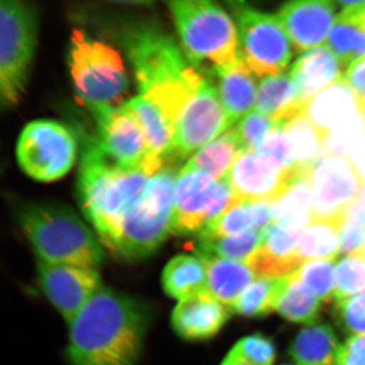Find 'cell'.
Returning a JSON list of instances; mask_svg holds the SVG:
<instances>
[{
	"label": "cell",
	"mask_w": 365,
	"mask_h": 365,
	"mask_svg": "<svg viewBox=\"0 0 365 365\" xmlns=\"http://www.w3.org/2000/svg\"><path fill=\"white\" fill-rule=\"evenodd\" d=\"M340 347L330 326L314 325L297 336L290 354L299 365H336Z\"/></svg>",
	"instance_id": "obj_31"
},
{
	"label": "cell",
	"mask_w": 365,
	"mask_h": 365,
	"mask_svg": "<svg viewBox=\"0 0 365 365\" xmlns=\"http://www.w3.org/2000/svg\"><path fill=\"white\" fill-rule=\"evenodd\" d=\"M312 170L288 169L263 153L247 151L235 160L225 179L237 200L273 204L297 178Z\"/></svg>",
	"instance_id": "obj_14"
},
{
	"label": "cell",
	"mask_w": 365,
	"mask_h": 365,
	"mask_svg": "<svg viewBox=\"0 0 365 365\" xmlns=\"http://www.w3.org/2000/svg\"><path fill=\"white\" fill-rule=\"evenodd\" d=\"M276 125L265 115L257 111H251L242 118L235 130L241 143L244 153L260 151L269 135Z\"/></svg>",
	"instance_id": "obj_39"
},
{
	"label": "cell",
	"mask_w": 365,
	"mask_h": 365,
	"mask_svg": "<svg viewBox=\"0 0 365 365\" xmlns=\"http://www.w3.org/2000/svg\"><path fill=\"white\" fill-rule=\"evenodd\" d=\"M307 107L299 97L289 74L262 79L257 95L256 110L268 117L276 126L284 127L304 114Z\"/></svg>",
	"instance_id": "obj_23"
},
{
	"label": "cell",
	"mask_w": 365,
	"mask_h": 365,
	"mask_svg": "<svg viewBox=\"0 0 365 365\" xmlns=\"http://www.w3.org/2000/svg\"><path fill=\"white\" fill-rule=\"evenodd\" d=\"M210 73L217 81L215 88L218 97L230 122L234 125L241 121L257 102L258 91L253 72L240 56L232 66L215 69Z\"/></svg>",
	"instance_id": "obj_22"
},
{
	"label": "cell",
	"mask_w": 365,
	"mask_h": 365,
	"mask_svg": "<svg viewBox=\"0 0 365 365\" xmlns=\"http://www.w3.org/2000/svg\"><path fill=\"white\" fill-rule=\"evenodd\" d=\"M343 81L351 90L356 100L360 115L365 112V57L346 71Z\"/></svg>",
	"instance_id": "obj_42"
},
{
	"label": "cell",
	"mask_w": 365,
	"mask_h": 365,
	"mask_svg": "<svg viewBox=\"0 0 365 365\" xmlns=\"http://www.w3.org/2000/svg\"><path fill=\"white\" fill-rule=\"evenodd\" d=\"M227 307L207 290L180 300L172 314V327L188 341L207 340L222 330L230 319Z\"/></svg>",
	"instance_id": "obj_18"
},
{
	"label": "cell",
	"mask_w": 365,
	"mask_h": 365,
	"mask_svg": "<svg viewBox=\"0 0 365 365\" xmlns=\"http://www.w3.org/2000/svg\"><path fill=\"white\" fill-rule=\"evenodd\" d=\"M78 153L76 136L52 120L26 125L16 144V158L29 177L40 182L56 181L71 170Z\"/></svg>",
	"instance_id": "obj_10"
},
{
	"label": "cell",
	"mask_w": 365,
	"mask_h": 365,
	"mask_svg": "<svg viewBox=\"0 0 365 365\" xmlns=\"http://www.w3.org/2000/svg\"><path fill=\"white\" fill-rule=\"evenodd\" d=\"M345 72L330 48L321 46L304 52L295 60L289 76L302 102L309 105L319 93L341 81Z\"/></svg>",
	"instance_id": "obj_20"
},
{
	"label": "cell",
	"mask_w": 365,
	"mask_h": 365,
	"mask_svg": "<svg viewBox=\"0 0 365 365\" xmlns=\"http://www.w3.org/2000/svg\"><path fill=\"white\" fill-rule=\"evenodd\" d=\"M357 253L361 255V256H364L365 258V241L364 242V245H362L361 248H360L359 251L357 252Z\"/></svg>",
	"instance_id": "obj_46"
},
{
	"label": "cell",
	"mask_w": 365,
	"mask_h": 365,
	"mask_svg": "<svg viewBox=\"0 0 365 365\" xmlns=\"http://www.w3.org/2000/svg\"><path fill=\"white\" fill-rule=\"evenodd\" d=\"M181 169L169 162L145 185L129 211L112 254L125 260H140L155 253L172 232L174 190Z\"/></svg>",
	"instance_id": "obj_7"
},
{
	"label": "cell",
	"mask_w": 365,
	"mask_h": 365,
	"mask_svg": "<svg viewBox=\"0 0 365 365\" xmlns=\"http://www.w3.org/2000/svg\"><path fill=\"white\" fill-rule=\"evenodd\" d=\"M125 105L140 125L148 151L146 170L153 176L165 163L177 160L174 127L157 106L143 96H136Z\"/></svg>",
	"instance_id": "obj_19"
},
{
	"label": "cell",
	"mask_w": 365,
	"mask_h": 365,
	"mask_svg": "<svg viewBox=\"0 0 365 365\" xmlns=\"http://www.w3.org/2000/svg\"><path fill=\"white\" fill-rule=\"evenodd\" d=\"M365 292V258L359 253L348 255L336 265V302L349 299Z\"/></svg>",
	"instance_id": "obj_38"
},
{
	"label": "cell",
	"mask_w": 365,
	"mask_h": 365,
	"mask_svg": "<svg viewBox=\"0 0 365 365\" xmlns=\"http://www.w3.org/2000/svg\"><path fill=\"white\" fill-rule=\"evenodd\" d=\"M121 41L139 95L157 106L174 127L180 113L207 78L174 38L158 26L131 24L122 31Z\"/></svg>",
	"instance_id": "obj_2"
},
{
	"label": "cell",
	"mask_w": 365,
	"mask_h": 365,
	"mask_svg": "<svg viewBox=\"0 0 365 365\" xmlns=\"http://www.w3.org/2000/svg\"><path fill=\"white\" fill-rule=\"evenodd\" d=\"M68 66L76 95L93 116L126 104L123 100L128 91V76L123 60L111 46L83 30H74Z\"/></svg>",
	"instance_id": "obj_6"
},
{
	"label": "cell",
	"mask_w": 365,
	"mask_h": 365,
	"mask_svg": "<svg viewBox=\"0 0 365 365\" xmlns=\"http://www.w3.org/2000/svg\"><path fill=\"white\" fill-rule=\"evenodd\" d=\"M242 153L244 150L235 128L230 129L196 151L184 168L200 170L215 181H222L227 178L235 160Z\"/></svg>",
	"instance_id": "obj_29"
},
{
	"label": "cell",
	"mask_w": 365,
	"mask_h": 365,
	"mask_svg": "<svg viewBox=\"0 0 365 365\" xmlns=\"http://www.w3.org/2000/svg\"><path fill=\"white\" fill-rule=\"evenodd\" d=\"M143 170H124L90 139L79 165V205L103 246L113 252L125 217L133 208L150 179Z\"/></svg>",
	"instance_id": "obj_3"
},
{
	"label": "cell",
	"mask_w": 365,
	"mask_h": 365,
	"mask_svg": "<svg viewBox=\"0 0 365 365\" xmlns=\"http://www.w3.org/2000/svg\"><path fill=\"white\" fill-rule=\"evenodd\" d=\"M336 365H365V336H353L341 345Z\"/></svg>",
	"instance_id": "obj_44"
},
{
	"label": "cell",
	"mask_w": 365,
	"mask_h": 365,
	"mask_svg": "<svg viewBox=\"0 0 365 365\" xmlns=\"http://www.w3.org/2000/svg\"><path fill=\"white\" fill-rule=\"evenodd\" d=\"M313 172L297 178L282 196L272 204V223L300 235L312 222Z\"/></svg>",
	"instance_id": "obj_27"
},
{
	"label": "cell",
	"mask_w": 365,
	"mask_h": 365,
	"mask_svg": "<svg viewBox=\"0 0 365 365\" xmlns=\"http://www.w3.org/2000/svg\"><path fill=\"white\" fill-rule=\"evenodd\" d=\"M365 241V225L346 220L341 228V251L343 255L357 253Z\"/></svg>",
	"instance_id": "obj_43"
},
{
	"label": "cell",
	"mask_w": 365,
	"mask_h": 365,
	"mask_svg": "<svg viewBox=\"0 0 365 365\" xmlns=\"http://www.w3.org/2000/svg\"><path fill=\"white\" fill-rule=\"evenodd\" d=\"M282 278L258 277L245 289L230 307L235 313L248 318H261L276 311L283 288Z\"/></svg>",
	"instance_id": "obj_34"
},
{
	"label": "cell",
	"mask_w": 365,
	"mask_h": 365,
	"mask_svg": "<svg viewBox=\"0 0 365 365\" xmlns=\"http://www.w3.org/2000/svg\"><path fill=\"white\" fill-rule=\"evenodd\" d=\"M235 200L227 179L215 181L205 173L182 167L175 185L172 234H200Z\"/></svg>",
	"instance_id": "obj_11"
},
{
	"label": "cell",
	"mask_w": 365,
	"mask_h": 365,
	"mask_svg": "<svg viewBox=\"0 0 365 365\" xmlns=\"http://www.w3.org/2000/svg\"><path fill=\"white\" fill-rule=\"evenodd\" d=\"M276 311L292 323L313 324L319 319L321 300L292 273L285 276Z\"/></svg>",
	"instance_id": "obj_33"
},
{
	"label": "cell",
	"mask_w": 365,
	"mask_h": 365,
	"mask_svg": "<svg viewBox=\"0 0 365 365\" xmlns=\"http://www.w3.org/2000/svg\"><path fill=\"white\" fill-rule=\"evenodd\" d=\"M307 114L327 138L332 132L361 116L354 95L343 78L319 93L309 103Z\"/></svg>",
	"instance_id": "obj_24"
},
{
	"label": "cell",
	"mask_w": 365,
	"mask_h": 365,
	"mask_svg": "<svg viewBox=\"0 0 365 365\" xmlns=\"http://www.w3.org/2000/svg\"><path fill=\"white\" fill-rule=\"evenodd\" d=\"M272 223V204L239 201L209 223L198 237H222L246 234L250 232H262Z\"/></svg>",
	"instance_id": "obj_25"
},
{
	"label": "cell",
	"mask_w": 365,
	"mask_h": 365,
	"mask_svg": "<svg viewBox=\"0 0 365 365\" xmlns=\"http://www.w3.org/2000/svg\"><path fill=\"white\" fill-rule=\"evenodd\" d=\"M232 125L215 86L206 79L175 122L177 160L194 155L230 130Z\"/></svg>",
	"instance_id": "obj_13"
},
{
	"label": "cell",
	"mask_w": 365,
	"mask_h": 365,
	"mask_svg": "<svg viewBox=\"0 0 365 365\" xmlns=\"http://www.w3.org/2000/svg\"><path fill=\"white\" fill-rule=\"evenodd\" d=\"M37 271L43 292L68 325L103 287L95 269L38 260Z\"/></svg>",
	"instance_id": "obj_15"
},
{
	"label": "cell",
	"mask_w": 365,
	"mask_h": 365,
	"mask_svg": "<svg viewBox=\"0 0 365 365\" xmlns=\"http://www.w3.org/2000/svg\"><path fill=\"white\" fill-rule=\"evenodd\" d=\"M222 365H251L249 362H247L246 360L242 359V356H240L237 352L235 351L234 349L230 350V353L225 357V359L223 360Z\"/></svg>",
	"instance_id": "obj_45"
},
{
	"label": "cell",
	"mask_w": 365,
	"mask_h": 365,
	"mask_svg": "<svg viewBox=\"0 0 365 365\" xmlns=\"http://www.w3.org/2000/svg\"><path fill=\"white\" fill-rule=\"evenodd\" d=\"M196 254L205 264L207 276L206 289L230 309L245 289L256 280V274L247 264L209 255Z\"/></svg>",
	"instance_id": "obj_26"
},
{
	"label": "cell",
	"mask_w": 365,
	"mask_h": 365,
	"mask_svg": "<svg viewBox=\"0 0 365 365\" xmlns=\"http://www.w3.org/2000/svg\"><path fill=\"white\" fill-rule=\"evenodd\" d=\"M280 365H295V364H280Z\"/></svg>",
	"instance_id": "obj_48"
},
{
	"label": "cell",
	"mask_w": 365,
	"mask_h": 365,
	"mask_svg": "<svg viewBox=\"0 0 365 365\" xmlns=\"http://www.w3.org/2000/svg\"><path fill=\"white\" fill-rule=\"evenodd\" d=\"M240 54L255 76L265 78L287 71L292 61L290 39L278 16L234 4Z\"/></svg>",
	"instance_id": "obj_9"
},
{
	"label": "cell",
	"mask_w": 365,
	"mask_h": 365,
	"mask_svg": "<svg viewBox=\"0 0 365 365\" xmlns=\"http://www.w3.org/2000/svg\"><path fill=\"white\" fill-rule=\"evenodd\" d=\"M150 309L103 287L69 324L71 365H136L150 325Z\"/></svg>",
	"instance_id": "obj_1"
},
{
	"label": "cell",
	"mask_w": 365,
	"mask_h": 365,
	"mask_svg": "<svg viewBox=\"0 0 365 365\" xmlns=\"http://www.w3.org/2000/svg\"><path fill=\"white\" fill-rule=\"evenodd\" d=\"M16 216L38 260L95 270L102 265V242L71 208L23 203L16 208Z\"/></svg>",
	"instance_id": "obj_4"
},
{
	"label": "cell",
	"mask_w": 365,
	"mask_h": 365,
	"mask_svg": "<svg viewBox=\"0 0 365 365\" xmlns=\"http://www.w3.org/2000/svg\"><path fill=\"white\" fill-rule=\"evenodd\" d=\"M299 237L271 223L264 230L260 248L247 265L259 277L282 278L294 273L302 265L295 254Z\"/></svg>",
	"instance_id": "obj_21"
},
{
	"label": "cell",
	"mask_w": 365,
	"mask_h": 365,
	"mask_svg": "<svg viewBox=\"0 0 365 365\" xmlns=\"http://www.w3.org/2000/svg\"><path fill=\"white\" fill-rule=\"evenodd\" d=\"M232 349L251 365H272L275 359L273 341L261 333L242 338Z\"/></svg>",
	"instance_id": "obj_40"
},
{
	"label": "cell",
	"mask_w": 365,
	"mask_h": 365,
	"mask_svg": "<svg viewBox=\"0 0 365 365\" xmlns=\"http://www.w3.org/2000/svg\"><path fill=\"white\" fill-rule=\"evenodd\" d=\"M168 6L192 64L207 66L211 72L241 56L239 30L222 6L207 0H176Z\"/></svg>",
	"instance_id": "obj_5"
},
{
	"label": "cell",
	"mask_w": 365,
	"mask_h": 365,
	"mask_svg": "<svg viewBox=\"0 0 365 365\" xmlns=\"http://www.w3.org/2000/svg\"><path fill=\"white\" fill-rule=\"evenodd\" d=\"M336 259L314 260L300 265L294 274L321 302L334 299Z\"/></svg>",
	"instance_id": "obj_37"
},
{
	"label": "cell",
	"mask_w": 365,
	"mask_h": 365,
	"mask_svg": "<svg viewBox=\"0 0 365 365\" xmlns=\"http://www.w3.org/2000/svg\"><path fill=\"white\" fill-rule=\"evenodd\" d=\"M295 167L314 170L323 158L327 136L313 123L307 112L283 127Z\"/></svg>",
	"instance_id": "obj_30"
},
{
	"label": "cell",
	"mask_w": 365,
	"mask_h": 365,
	"mask_svg": "<svg viewBox=\"0 0 365 365\" xmlns=\"http://www.w3.org/2000/svg\"><path fill=\"white\" fill-rule=\"evenodd\" d=\"M362 118H364V122H365V112H364V116H362Z\"/></svg>",
	"instance_id": "obj_47"
},
{
	"label": "cell",
	"mask_w": 365,
	"mask_h": 365,
	"mask_svg": "<svg viewBox=\"0 0 365 365\" xmlns=\"http://www.w3.org/2000/svg\"><path fill=\"white\" fill-rule=\"evenodd\" d=\"M344 223L319 220L312 222L302 232L297 242L300 263L336 259L341 251V228Z\"/></svg>",
	"instance_id": "obj_32"
},
{
	"label": "cell",
	"mask_w": 365,
	"mask_h": 365,
	"mask_svg": "<svg viewBox=\"0 0 365 365\" xmlns=\"http://www.w3.org/2000/svg\"><path fill=\"white\" fill-rule=\"evenodd\" d=\"M39 33L37 9L20 0L0 2V100L11 109L25 93Z\"/></svg>",
	"instance_id": "obj_8"
},
{
	"label": "cell",
	"mask_w": 365,
	"mask_h": 365,
	"mask_svg": "<svg viewBox=\"0 0 365 365\" xmlns=\"http://www.w3.org/2000/svg\"><path fill=\"white\" fill-rule=\"evenodd\" d=\"M95 117L97 143L110 160L121 169L143 170L150 174L146 170L148 151L143 132L126 105L98 113Z\"/></svg>",
	"instance_id": "obj_16"
},
{
	"label": "cell",
	"mask_w": 365,
	"mask_h": 365,
	"mask_svg": "<svg viewBox=\"0 0 365 365\" xmlns=\"http://www.w3.org/2000/svg\"><path fill=\"white\" fill-rule=\"evenodd\" d=\"M328 47L347 71L365 57V30L338 14L329 34Z\"/></svg>",
	"instance_id": "obj_36"
},
{
	"label": "cell",
	"mask_w": 365,
	"mask_h": 365,
	"mask_svg": "<svg viewBox=\"0 0 365 365\" xmlns=\"http://www.w3.org/2000/svg\"><path fill=\"white\" fill-rule=\"evenodd\" d=\"M336 317L346 332L365 336V292L338 302Z\"/></svg>",
	"instance_id": "obj_41"
},
{
	"label": "cell",
	"mask_w": 365,
	"mask_h": 365,
	"mask_svg": "<svg viewBox=\"0 0 365 365\" xmlns=\"http://www.w3.org/2000/svg\"><path fill=\"white\" fill-rule=\"evenodd\" d=\"M162 280L165 294L178 300L207 290L205 264L194 255L181 254L170 259L163 269Z\"/></svg>",
	"instance_id": "obj_28"
},
{
	"label": "cell",
	"mask_w": 365,
	"mask_h": 365,
	"mask_svg": "<svg viewBox=\"0 0 365 365\" xmlns=\"http://www.w3.org/2000/svg\"><path fill=\"white\" fill-rule=\"evenodd\" d=\"M337 4L329 0H297L281 6L278 19L297 53L307 52L328 39Z\"/></svg>",
	"instance_id": "obj_17"
},
{
	"label": "cell",
	"mask_w": 365,
	"mask_h": 365,
	"mask_svg": "<svg viewBox=\"0 0 365 365\" xmlns=\"http://www.w3.org/2000/svg\"><path fill=\"white\" fill-rule=\"evenodd\" d=\"M263 237L264 230L215 239L198 237L196 253L248 264L260 248Z\"/></svg>",
	"instance_id": "obj_35"
},
{
	"label": "cell",
	"mask_w": 365,
	"mask_h": 365,
	"mask_svg": "<svg viewBox=\"0 0 365 365\" xmlns=\"http://www.w3.org/2000/svg\"><path fill=\"white\" fill-rule=\"evenodd\" d=\"M365 180L352 157H323L313 172L312 222L344 223L348 210L359 200Z\"/></svg>",
	"instance_id": "obj_12"
}]
</instances>
